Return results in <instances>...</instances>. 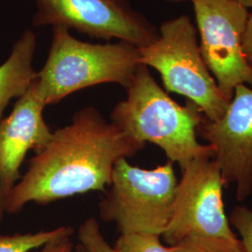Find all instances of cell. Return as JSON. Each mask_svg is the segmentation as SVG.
<instances>
[{"instance_id": "obj_19", "label": "cell", "mask_w": 252, "mask_h": 252, "mask_svg": "<svg viewBox=\"0 0 252 252\" xmlns=\"http://www.w3.org/2000/svg\"><path fill=\"white\" fill-rule=\"evenodd\" d=\"M5 200H6V194L3 190L1 182H0V223L2 221L4 213L6 212V210H5Z\"/></svg>"}, {"instance_id": "obj_18", "label": "cell", "mask_w": 252, "mask_h": 252, "mask_svg": "<svg viewBox=\"0 0 252 252\" xmlns=\"http://www.w3.org/2000/svg\"><path fill=\"white\" fill-rule=\"evenodd\" d=\"M243 51L248 62L252 65V13L250 15L243 37Z\"/></svg>"}, {"instance_id": "obj_20", "label": "cell", "mask_w": 252, "mask_h": 252, "mask_svg": "<svg viewBox=\"0 0 252 252\" xmlns=\"http://www.w3.org/2000/svg\"><path fill=\"white\" fill-rule=\"evenodd\" d=\"M236 2H238L239 4L243 5L246 8H252V0H234Z\"/></svg>"}, {"instance_id": "obj_21", "label": "cell", "mask_w": 252, "mask_h": 252, "mask_svg": "<svg viewBox=\"0 0 252 252\" xmlns=\"http://www.w3.org/2000/svg\"><path fill=\"white\" fill-rule=\"evenodd\" d=\"M75 252H88L86 250H85V248L81 245V244H79V245H77L76 247H75Z\"/></svg>"}, {"instance_id": "obj_8", "label": "cell", "mask_w": 252, "mask_h": 252, "mask_svg": "<svg viewBox=\"0 0 252 252\" xmlns=\"http://www.w3.org/2000/svg\"><path fill=\"white\" fill-rule=\"evenodd\" d=\"M181 172L164 242L171 247L191 235L236 238L226 216L224 182L216 160L196 159Z\"/></svg>"}, {"instance_id": "obj_17", "label": "cell", "mask_w": 252, "mask_h": 252, "mask_svg": "<svg viewBox=\"0 0 252 252\" xmlns=\"http://www.w3.org/2000/svg\"><path fill=\"white\" fill-rule=\"evenodd\" d=\"M72 235H66L45 244L35 252H75Z\"/></svg>"}, {"instance_id": "obj_3", "label": "cell", "mask_w": 252, "mask_h": 252, "mask_svg": "<svg viewBox=\"0 0 252 252\" xmlns=\"http://www.w3.org/2000/svg\"><path fill=\"white\" fill-rule=\"evenodd\" d=\"M140 65L138 48L125 41L93 44L65 27H53L43 67L36 72V94L46 107L91 86L115 83L127 89Z\"/></svg>"}, {"instance_id": "obj_13", "label": "cell", "mask_w": 252, "mask_h": 252, "mask_svg": "<svg viewBox=\"0 0 252 252\" xmlns=\"http://www.w3.org/2000/svg\"><path fill=\"white\" fill-rule=\"evenodd\" d=\"M171 252H247L242 240L218 236L191 235L169 247Z\"/></svg>"}, {"instance_id": "obj_14", "label": "cell", "mask_w": 252, "mask_h": 252, "mask_svg": "<svg viewBox=\"0 0 252 252\" xmlns=\"http://www.w3.org/2000/svg\"><path fill=\"white\" fill-rule=\"evenodd\" d=\"M113 248L116 252H171L156 234H121Z\"/></svg>"}, {"instance_id": "obj_22", "label": "cell", "mask_w": 252, "mask_h": 252, "mask_svg": "<svg viewBox=\"0 0 252 252\" xmlns=\"http://www.w3.org/2000/svg\"><path fill=\"white\" fill-rule=\"evenodd\" d=\"M162 1H167V2H174V3H178V2H183V1H188V0H162ZM191 1V0H189Z\"/></svg>"}, {"instance_id": "obj_12", "label": "cell", "mask_w": 252, "mask_h": 252, "mask_svg": "<svg viewBox=\"0 0 252 252\" xmlns=\"http://www.w3.org/2000/svg\"><path fill=\"white\" fill-rule=\"evenodd\" d=\"M73 234L72 227L61 226L54 230L38 231L36 233L1 234L0 252H31L53 240Z\"/></svg>"}, {"instance_id": "obj_7", "label": "cell", "mask_w": 252, "mask_h": 252, "mask_svg": "<svg viewBox=\"0 0 252 252\" xmlns=\"http://www.w3.org/2000/svg\"><path fill=\"white\" fill-rule=\"evenodd\" d=\"M36 11V27H65L104 40L113 38L137 48L150 45L159 36L153 24L128 0H31Z\"/></svg>"}, {"instance_id": "obj_16", "label": "cell", "mask_w": 252, "mask_h": 252, "mask_svg": "<svg viewBox=\"0 0 252 252\" xmlns=\"http://www.w3.org/2000/svg\"><path fill=\"white\" fill-rule=\"evenodd\" d=\"M230 223L242 237L247 252H252V210L246 206L234 207L230 216Z\"/></svg>"}, {"instance_id": "obj_10", "label": "cell", "mask_w": 252, "mask_h": 252, "mask_svg": "<svg viewBox=\"0 0 252 252\" xmlns=\"http://www.w3.org/2000/svg\"><path fill=\"white\" fill-rule=\"evenodd\" d=\"M45 107L33 82L9 116L0 121V182L6 197L20 179L27 153L42 151L52 139L53 131L43 117Z\"/></svg>"}, {"instance_id": "obj_4", "label": "cell", "mask_w": 252, "mask_h": 252, "mask_svg": "<svg viewBox=\"0 0 252 252\" xmlns=\"http://www.w3.org/2000/svg\"><path fill=\"white\" fill-rule=\"evenodd\" d=\"M159 36L138 48L139 63L161 75L166 93H176L197 105L205 117L216 122L225 114L231 100L220 90L208 70L197 41V27L181 15L161 25Z\"/></svg>"}, {"instance_id": "obj_2", "label": "cell", "mask_w": 252, "mask_h": 252, "mask_svg": "<svg viewBox=\"0 0 252 252\" xmlns=\"http://www.w3.org/2000/svg\"><path fill=\"white\" fill-rule=\"evenodd\" d=\"M126 90V99L110 114V122L123 133L143 144L157 145L181 171L196 159L214 157L212 146L200 144L196 138L206 119L202 110L189 100L181 106L172 99L148 66L140 63Z\"/></svg>"}, {"instance_id": "obj_9", "label": "cell", "mask_w": 252, "mask_h": 252, "mask_svg": "<svg viewBox=\"0 0 252 252\" xmlns=\"http://www.w3.org/2000/svg\"><path fill=\"white\" fill-rule=\"evenodd\" d=\"M198 133L212 146L224 184L234 183L240 202L252 192V87L239 84L225 114L216 122L207 118Z\"/></svg>"}, {"instance_id": "obj_1", "label": "cell", "mask_w": 252, "mask_h": 252, "mask_svg": "<svg viewBox=\"0 0 252 252\" xmlns=\"http://www.w3.org/2000/svg\"><path fill=\"white\" fill-rule=\"evenodd\" d=\"M144 147L107 121L97 108H81L69 125L53 132L49 144L30 160L27 173L6 197L5 210L18 213L31 202L46 205L105 190L116 162L135 156Z\"/></svg>"}, {"instance_id": "obj_11", "label": "cell", "mask_w": 252, "mask_h": 252, "mask_svg": "<svg viewBox=\"0 0 252 252\" xmlns=\"http://www.w3.org/2000/svg\"><path fill=\"white\" fill-rule=\"evenodd\" d=\"M36 48V34L25 30L5 63L0 65V121L10 100L23 96L36 80L33 67Z\"/></svg>"}, {"instance_id": "obj_5", "label": "cell", "mask_w": 252, "mask_h": 252, "mask_svg": "<svg viewBox=\"0 0 252 252\" xmlns=\"http://www.w3.org/2000/svg\"><path fill=\"white\" fill-rule=\"evenodd\" d=\"M178 183L170 161L142 169L121 159L112 172L109 190L99 203L100 217L115 222L121 234L162 236L171 220Z\"/></svg>"}, {"instance_id": "obj_6", "label": "cell", "mask_w": 252, "mask_h": 252, "mask_svg": "<svg viewBox=\"0 0 252 252\" xmlns=\"http://www.w3.org/2000/svg\"><path fill=\"white\" fill-rule=\"evenodd\" d=\"M200 50L208 70L228 99L239 84L252 87V65L243 51L249 9L234 0H191Z\"/></svg>"}, {"instance_id": "obj_15", "label": "cell", "mask_w": 252, "mask_h": 252, "mask_svg": "<svg viewBox=\"0 0 252 252\" xmlns=\"http://www.w3.org/2000/svg\"><path fill=\"white\" fill-rule=\"evenodd\" d=\"M78 239L88 252H116L107 242L94 218H89L79 227Z\"/></svg>"}]
</instances>
